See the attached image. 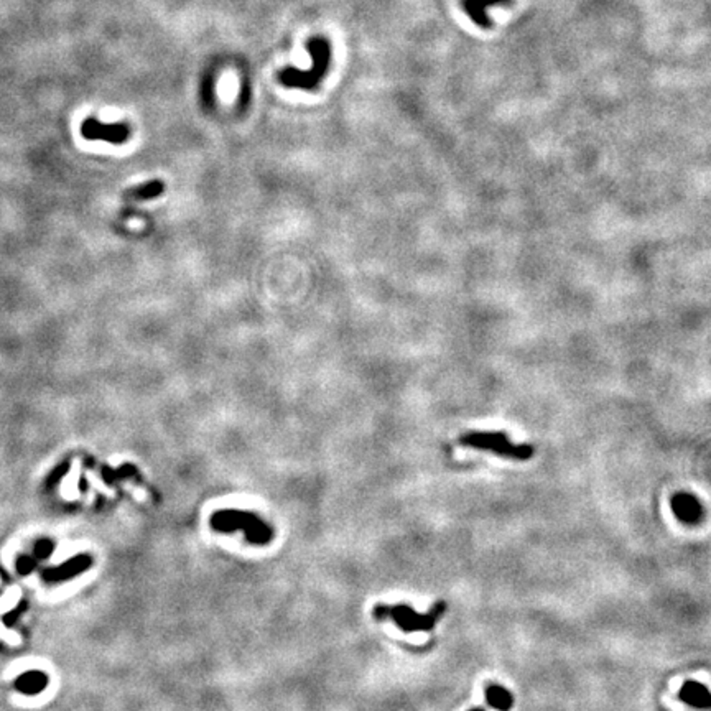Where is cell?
I'll use <instances>...</instances> for the list:
<instances>
[{
	"mask_svg": "<svg viewBox=\"0 0 711 711\" xmlns=\"http://www.w3.org/2000/svg\"><path fill=\"white\" fill-rule=\"evenodd\" d=\"M486 700L493 708L500 711H509L514 703L511 693L499 685H489L486 688Z\"/></svg>",
	"mask_w": 711,
	"mask_h": 711,
	"instance_id": "9",
	"label": "cell"
},
{
	"mask_svg": "<svg viewBox=\"0 0 711 711\" xmlns=\"http://www.w3.org/2000/svg\"><path fill=\"white\" fill-rule=\"evenodd\" d=\"M6 632H7V630H3L2 626H0V636L6 637L7 641H8V642H12V644H17V642H19V637H17L15 634H6Z\"/></svg>",
	"mask_w": 711,
	"mask_h": 711,
	"instance_id": "13",
	"label": "cell"
},
{
	"mask_svg": "<svg viewBox=\"0 0 711 711\" xmlns=\"http://www.w3.org/2000/svg\"><path fill=\"white\" fill-rule=\"evenodd\" d=\"M51 548H53L51 542H48V540H42V542H40L38 547H37V553H38V555L44 557V555H48V553L51 552Z\"/></svg>",
	"mask_w": 711,
	"mask_h": 711,
	"instance_id": "12",
	"label": "cell"
},
{
	"mask_svg": "<svg viewBox=\"0 0 711 711\" xmlns=\"http://www.w3.org/2000/svg\"><path fill=\"white\" fill-rule=\"evenodd\" d=\"M459 443L468 448L489 451L512 459H529L534 456L532 445H514L502 432H469L459 438Z\"/></svg>",
	"mask_w": 711,
	"mask_h": 711,
	"instance_id": "3",
	"label": "cell"
},
{
	"mask_svg": "<svg viewBox=\"0 0 711 711\" xmlns=\"http://www.w3.org/2000/svg\"><path fill=\"white\" fill-rule=\"evenodd\" d=\"M471 711H482V710H481V708H477V710H471Z\"/></svg>",
	"mask_w": 711,
	"mask_h": 711,
	"instance_id": "14",
	"label": "cell"
},
{
	"mask_svg": "<svg viewBox=\"0 0 711 711\" xmlns=\"http://www.w3.org/2000/svg\"><path fill=\"white\" fill-rule=\"evenodd\" d=\"M680 698L688 705L696 706V708H708L711 703L708 688L696 682H687L683 685L680 690Z\"/></svg>",
	"mask_w": 711,
	"mask_h": 711,
	"instance_id": "7",
	"label": "cell"
},
{
	"mask_svg": "<svg viewBox=\"0 0 711 711\" xmlns=\"http://www.w3.org/2000/svg\"><path fill=\"white\" fill-rule=\"evenodd\" d=\"M211 524L214 529L222 532L243 530L249 542L252 544H267L272 539V530L268 529V525L249 512L219 511L214 514Z\"/></svg>",
	"mask_w": 711,
	"mask_h": 711,
	"instance_id": "4",
	"label": "cell"
},
{
	"mask_svg": "<svg viewBox=\"0 0 711 711\" xmlns=\"http://www.w3.org/2000/svg\"><path fill=\"white\" fill-rule=\"evenodd\" d=\"M672 511L677 518L687 524H695L703 516V509L695 496L692 494H675L672 499Z\"/></svg>",
	"mask_w": 711,
	"mask_h": 711,
	"instance_id": "6",
	"label": "cell"
},
{
	"mask_svg": "<svg viewBox=\"0 0 711 711\" xmlns=\"http://www.w3.org/2000/svg\"><path fill=\"white\" fill-rule=\"evenodd\" d=\"M47 685V677L40 672H30L19 680V688L25 693H38Z\"/></svg>",
	"mask_w": 711,
	"mask_h": 711,
	"instance_id": "11",
	"label": "cell"
},
{
	"mask_svg": "<svg viewBox=\"0 0 711 711\" xmlns=\"http://www.w3.org/2000/svg\"><path fill=\"white\" fill-rule=\"evenodd\" d=\"M91 565V558L86 557V555H79V557H74L71 558L70 562L63 563V565L60 568H56L55 571H51V573H48V578H55V580H68L71 578V576L78 575V573H83L86 568Z\"/></svg>",
	"mask_w": 711,
	"mask_h": 711,
	"instance_id": "8",
	"label": "cell"
},
{
	"mask_svg": "<svg viewBox=\"0 0 711 711\" xmlns=\"http://www.w3.org/2000/svg\"><path fill=\"white\" fill-rule=\"evenodd\" d=\"M446 605L438 603L427 614H420L414 611L412 607L407 605L397 606H382L377 605L374 607V616L377 619H391L405 632H414V630H432L435 628L441 616L445 614Z\"/></svg>",
	"mask_w": 711,
	"mask_h": 711,
	"instance_id": "2",
	"label": "cell"
},
{
	"mask_svg": "<svg viewBox=\"0 0 711 711\" xmlns=\"http://www.w3.org/2000/svg\"><path fill=\"white\" fill-rule=\"evenodd\" d=\"M165 191V183L162 180H154L149 183H144V185L132 188V190L127 191V196L137 199V201H147L154 199L156 196H160Z\"/></svg>",
	"mask_w": 711,
	"mask_h": 711,
	"instance_id": "10",
	"label": "cell"
},
{
	"mask_svg": "<svg viewBox=\"0 0 711 711\" xmlns=\"http://www.w3.org/2000/svg\"><path fill=\"white\" fill-rule=\"evenodd\" d=\"M81 136L86 140H104L122 145L131 137V131L125 124H102L97 119L88 117L81 125Z\"/></svg>",
	"mask_w": 711,
	"mask_h": 711,
	"instance_id": "5",
	"label": "cell"
},
{
	"mask_svg": "<svg viewBox=\"0 0 711 711\" xmlns=\"http://www.w3.org/2000/svg\"><path fill=\"white\" fill-rule=\"evenodd\" d=\"M308 51H310L311 60H313V68L311 70H297L293 66H288V68L281 70L279 73V81L284 84L285 88H293V89H315L323 79V76L328 71L329 61H331V47L329 43L326 42L323 37H315L308 40L307 43Z\"/></svg>",
	"mask_w": 711,
	"mask_h": 711,
	"instance_id": "1",
	"label": "cell"
}]
</instances>
